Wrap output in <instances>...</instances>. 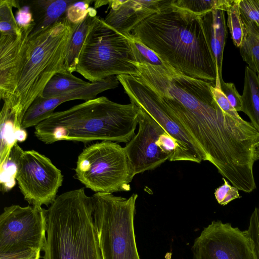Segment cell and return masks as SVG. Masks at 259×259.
Here are the masks:
<instances>
[{
  "label": "cell",
  "mask_w": 259,
  "mask_h": 259,
  "mask_svg": "<svg viewBox=\"0 0 259 259\" xmlns=\"http://www.w3.org/2000/svg\"><path fill=\"white\" fill-rule=\"evenodd\" d=\"M171 1L167 0L158 11L140 22L131 35L176 72L212 82L220 89L200 16L174 6Z\"/></svg>",
  "instance_id": "obj_1"
},
{
  "label": "cell",
  "mask_w": 259,
  "mask_h": 259,
  "mask_svg": "<svg viewBox=\"0 0 259 259\" xmlns=\"http://www.w3.org/2000/svg\"><path fill=\"white\" fill-rule=\"evenodd\" d=\"M22 30L24 38L16 63L0 98L15 116L16 129L34 100L57 72L66 70L64 60L73 24L65 17L41 31Z\"/></svg>",
  "instance_id": "obj_2"
},
{
  "label": "cell",
  "mask_w": 259,
  "mask_h": 259,
  "mask_svg": "<svg viewBox=\"0 0 259 259\" xmlns=\"http://www.w3.org/2000/svg\"><path fill=\"white\" fill-rule=\"evenodd\" d=\"M140 108L100 97L67 110L54 112L35 127V136L46 144L60 141L127 143L134 137Z\"/></svg>",
  "instance_id": "obj_3"
},
{
  "label": "cell",
  "mask_w": 259,
  "mask_h": 259,
  "mask_svg": "<svg viewBox=\"0 0 259 259\" xmlns=\"http://www.w3.org/2000/svg\"><path fill=\"white\" fill-rule=\"evenodd\" d=\"M93 213L84 188L57 197L46 209L44 259H103Z\"/></svg>",
  "instance_id": "obj_4"
},
{
  "label": "cell",
  "mask_w": 259,
  "mask_h": 259,
  "mask_svg": "<svg viewBox=\"0 0 259 259\" xmlns=\"http://www.w3.org/2000/svg\"><path fill=\"white\" fill-rule=\"evenodd\" d=\"M137 62L129 38L93 17L80 51L76 71L91 82L115 75L138 76Z\"/></svg>",
  "instance_id": "obj_5"
},
{
  "label": "cell",
  "mask_w": 259,
  "mask_h": 259,
  "mask_svg": "<svg viewBox=\"0 0 259 259\" xmlns=\"http://www.w3.org/2000/svg\"><path fill=\"white\" fill-rule=\"evenodd\" d=\"M93 220L103 259H140L134 229L137 194L129 198L97 192Z\"/></svg>",
  "instance_id": "obj_6"
},
{
  "label": "cell",
  "mask_w": 259,
  "mask_h": 259,
  "mask_svg": "<svg viewBox=\"0 0 259 259\" xmlns=\"http://www.w3.org/2000/svg\"><path fill=\"white\" fill-rule=\"evenodd\" d=\"M75 171L76 178L96 193L129 191V184L134 177L124 148L109 141H101L83 149Z\"/></svg>",
  "instance_id": "obj_7"
},
{
  "label": "cell",
  "mask_w": 259,
  "mask_h": 259,
  "mask_svg": "<svg viewBox=\"0 0 259 259\" xmlns=\"http://www.w3.org/2000/svg\"><path fill=\"white\" fill-rule=\"evenodd\" d=\"M47 235L46 209L12 205L0 215V259H39Z\"/></svg>",
  "instance_id": "obj_8"
},
{
  "label": "cell",
  "mask_w": 259,
  "mask_h": 259,
  "mask_svg": "<svg viewBox=\"0 0 259 259\" xmlns=\"http://www.w3.org/2000/svg\"><path fill=\"white\" fill-rule=\"evenodd\" d=\"M131 102L145 110L178 144V149L170 161H188L200 163L202 155L195 142L162 103L159 95L138 76H116Z\"/></svg>",
  "instance_id": "obj_9"
},
{
  "label": "cell",
  "mask_w": 259,
  "mask_h": 259,
  "mask_svg": "<svg viewBox=\"0 0 259 259\" xmlns=\"http://www.w3.org/2000/svg\"><path fill=\"white\" fill-rule=\"evenodd\" d=\"M17 162L16 180L24 199L32 206H49L56 199L63 175L47 157L35 150L13 148Z\"/></svg>",
  "instance_id": "obj_10"
},
{
  "label": "cell",
  "mask_w": 259,
  "mask_h": 259,
  "mask_svg": "<svg viewBox=\"0 0 259 259\" xmlns=\"http://www.w3.org/2000/svg\"><path fill=\"white\" fill-rule=\"evenodd\" d=\"M192 251L193 259H256L248 230L221 221H212L203 229Z\"/></svg>",
  "instance_id": "obj_11"
},
{
  "label": "cell",
  "mask_w": 259,
  "mask_h": 259,
  "mask_svg": "<svg viewBox=\"0 0 259 259\" xmlns=\"http://www.w3.org/2000/svg\"><path fill=\"white\" fill-rule=\"evenodd\" d=\"M139 108L138 131L123 147L134 177L156 168L170 157L157 144L160 136L165 132L145 110Z\"/></svg>",
  "instance_id": "obj_12"
},
{
  "label": "cell",
  "mask_w": 259,
  "mask_h": 259,
  "mask_svg": "<svg viewBox=\"0 0 259 259\" xmlns=\"http://www.w3.org/2000/svg\"><path fill=\"white\" fill-rule=\"evenodd\" d=\"M119 82L116 76H112L99 81L91 82L89 85L82 88L53 98H46L39 96L26 111L21 127L25 129L35 126L49 117L54 112L55 108L62 103L74 100L86 101L94 99L100 93L117 88Z\"/></svg>",
  "instance_id": "obj_13"
},
{
  "label": "cell",
  "mask_w": 259,
  "mask_h": 259,
  "mask_svg": "<svg viewBox=\"0 0 259 259\" xmlns=\"http://www.w3.org/2000/svg\"><path fill=\"white\" fill-rule=\"evenodd\" d=\"M167 1H108L110 10L104 21L126 36L143 20L158 11Z\"/></svg>",
  "instance_id": "obj_14"
},
{
  "label": "cell",
  "mask_w": 259,
  "mask_h": 259,
  "mask_svg": "<svg viewBox=\"0 0 259 259\" xmlns=\"http://www.w3.org/2000/svg\"><path fill=\"white\" fill-rule=\"evenodd\" d=\"M224 11L214 9L200 15L204 34L216 64L220 83L222 76L223 52L227 36Z\"/></svg>",
  "instance_id": "obj_15"
},
{
  "label": "cell",
  "mask_w": 259,
  "mask_h": 259,
  "mask_svg": "<svg viewBox=\"0 0 259 259\" xmlns=\"http://www.w3.org/2000/svg\"><path fill=\"white\" fill-rule=\"evenodd\" d=\"M73 0H36L24 2L29 6L34 22L30 33H35L51 26L65 16Z\"/></svg>",
  "instance_id": "obj_16"
},
{
  "label": "cell",
  "mask_w": 259,
  "mask_h": 259,
  "mask_svg": "<svg viewBox=\"0 0 259 259\" xmlns=\"http://www.w3.org/2000/svg\"><path fill=\"white\" fill-rule=\"evenodd\" d=\"M22 34H0V92L5 89L16 63L24 38Z\"/></svg>",
  "instance_id": "obj_17"
},
{
  "label": "cell",
  "mask_w": 259,
  "mask_h": 259,
  "mask_svg": "<svg viewBox=\"0 0 259 259\" xmlns=\"http://www.w3.org/2000/svg\"><path fill=\"white\" fill-rule=\"evenodd\" d=\"M242 97V111L259 132V77L248 66L245 67Z\"/></svg>",
  "instance_id": "obj_18"
},
{
  "label": "cell",
  "mask_w": 259,
  "mask_h": 259,
  "mask_svg": "<svg viewBox=\"0 0 259 259\" xmlns=\"http://www.w3.org/2000/svg\"><path fill=\"white\" fill-rule=\"evenodd\" d=\"M93 17L89 14L80 23L73 24V30L67 48L64 68L69 72L76 71L79 56L84 44Z\"/></svg>",
  "instance_id": "obj_19"
},
{
  "label": "cell",
  "mask_w": 259,
  "mask_h": 259,
  "mask_svg": "<svg viewBox=\"0 0 259 259\" xmlns=\"http://www.w3.org/2000/svg\"><path fill=\"white\" fill-rule=\"evenodd\" d=\"M0 123L1 168L8 160L13 148L18 142L16 138L17 130L15 127L14 115L4 103L0 114Z\"/></svg>",
  "instance_id": "obj_20"
},
{
  "label": "cell",
  "mask_w": 259,
  "mask_h": 259,
  "mask_svg": "<svg viewBox=\"0 0 259 259\" xmlns=\"http://www.w3.org/2000/svg\"><path fill=\"white\" fill-rule=\"evenodd\" d=\"M91 83L66 70L56 73L46 84L41 97L51 98L85 87Z\"/></svg>",
  "instance_id": "obj_21"
},
{
  "label": "cell",
  "mask_w": 259,
  "mask_h": 259,
  "mask_svg": "<svg viewBox=\"0 0 259 259\" xmlns=\"http://www.w3.org/2000/svg\"><path fill=\"white\" fill-rule=\"evenodd\" d=\"M234 0H172L171 4L178 8L202 15L214 9L228 12Z\"/></svg>",
  "instance_id": "obj_22"
},
{
  "label": "cell",
  "mask_w": 259,
  "mask_h": 259,
  "mask_svg": "<svg viewBox=\"0 0 259 259\" xmlns=\"http://www.w3.org/2000/svg\"><path fill=\"white\" fill-rule=\"evenodd\" d=\"M20 8L19 2L14 0L0 1L1 34H17L21 35L23 31L18 25L13 13V8Z\"/></svg>",
  "instance_id": "obj_23"
},
{
  "label": "cell",
  "mask_w": 259,
  "mask_h": 259,
  "mask_svg": "<svg viewBox=\"0 0 259 259\" xmlns=\"http://www.w3.org/2000/svg\"><path fill=\"white\" fill-rule=\"evenodd\" d=\"M239 9L247 32L259 36V0H240Z\"/></svg>",
  "instance_id": "obj_24"
},
{
  "label": "cell",
  "mask_w": 259,
  "mask_h": 259,
  "mask_svg": "<svg viewBox=\"0 0 259 259\" xmlns=\"http://www.w3.org/2000/svg\"><path fill=\"white\" fill-rule=\"evenodd\" d=\"M240 0H234L228 13L227 26L235 46L239 48L247 32L241 19L239 9Z\"/></svg>",
  "instance_id": "obj_25"
},
{
  "label": "cell",
  "mask_w": 259,
  "mask_h": 259,
  "mask_svg": "<svg viewBox=\"0 0 259 259\" xmlns=\"http://www.w3.org/2000/svg\"><path fill=\"white\" fill-rule=\"evenodd\" d=\"M239 50L247 66L259 77V36L247 33Z\"/></svg>",
  "instance_id": "obj_26"
},
{
  "label": "cell",
  "mask_w": 259,
  "mask_h": 259,
  "mask_svg": "<svg viewBox=\"0 0 259 259\" xmlns=\"http://www.w3.org/2000/svg\"><path fill=\"white\" fill-rule=\"evenodd\" d=\"M126 36L131 41L138 63H144L172 69L156 53L140 41L133 38L131 33Z\"/></svg>",
  "instance_id": "obj_27"
},
{
  "label": "cell",
  "mask_w": 259,
  "mask_h": 259,
  "mask_svg": "<svg viewBox=\"0 0 259 259\" xmlns=\"http://www.w3.org/2000/svg\"><path fill=\"white\" fill-rule=\"evenodd\" d=\"M92 0L76 1L67 9L65 17L71 23L76 24L83 20L88 16Z\"/></svg>",
  "instance_id": "obj_28"
},
{
  "label": "cell",
  "mask_w": 259,
  "mask_h": 259,
  "mask_svg": "<svg viewBox=\"0 0 259 259\" xmlns=\"http://www.w3.org/2000/svg\"><path fill=\"white\" fill-rule=\"evenodd\" d=\"M223 180L224 184L215 190L214 194L217 202L224 206L241 196L237 188L231 186L224 178Z\"/></svg>",
  "instance_id": "obj_29"
},
{
  "label": "cell",
  "mask_w": 259,
  "mask_h": 259,
  "mask_svg": "<svg viewBox=\"0 0 259 259\" xmlns=\"http://www.w3.org/2000/svg\"><path fill=\"white\" fill-rule=\"evenodd\" d=\"M220 89L235 110L242 111V97L234 84L223 81L220 83Z\"/></svg>",
  "instance_id": "obj_30"
},
{
  "label": "cell",
  "mask_w": 259,
  "mask_h": 259,
  "mask_svg": "<svg viewBox=\"0 0 259 259\" xmlns=\"http://www.w3.org/2000/svg\"><path fill=\"white\" fill-rule=\"evenodd\" d=\"M253 240L256 259H259V208L255 207L249 220L247 229Z\"/></svg>",
  "instance_id": "obj_31"
},
{
  "label": "cell",
  "mask_w": 259,
  "mask_h": 259,
  "mask_svg": "<svg viewBox=\"0 0 259 259\" xmlns=\"http://www.w3.org/2000/svg\"><path fill=\"white\" fill-rule=\"evenodd\" d=\"M15 19L19 27L22 30L34 28V22L30 7L25 5L18 9L16 12Z\"/></svg>",
  "instance_id": "obj_32"
},
{
  "label": "cell",
  "mask_w": 259,
  "mask_h": 259,
  "mask_svg": "<svg viewBox=\"0 0 259 259\" xmlns=\"http://www.w3.org/2000/svg\"><path fill=\"white\" fill-rule=\"evenodd\" d=\"M157 144L163 152L170 155L169 159L176 152L178 147L176 140L166 132L160 136L157 141Z\"/></svg>",
  "instance_id": "obj_33"
},
{
  "label": "cell",
  "mask_w": 259,
  "mask_h": 259,
  "mask_svg": "<svg viewBox=\"0 0 259 259\" xmlns=\"http://www.w3.org/2000/svg\"><path fill=\"white\" fill-rule=\"evenodd\" d=\"M253 157L254 161L259 160V137L253 144Z\"/></svg>",
  "instance_id": "obj_34"
},
{
  "label": "cell",
  "mask_w": 259,
  "mask_h": 259,
  "mask_svg": "<svg viewBox=\"0 0 259 259\" xmlns=\"http://www.w3.org/2000/svg\"><path fill=\"white\" fill-rule=\"evenodd\" d=\"M106 4H108V1H96L94 6L95 8H98Z\"/></svg>",
  "instance_id": "obj_35"
}]
</instances>
